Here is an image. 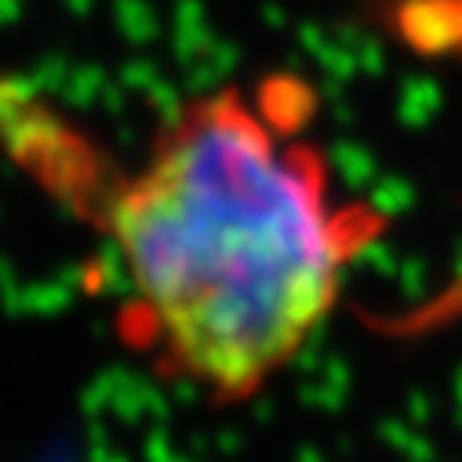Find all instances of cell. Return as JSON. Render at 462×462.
I'll return each instance as SVG.
<instances>
[{
  "instance_id": "obj_1",
  "label": "cell",
  "mask_w": 462,
  "mask_h": 462,
  "mask_svg": "<svg viewBox=\"0 0 462 462\" xmlns=\"http://www.w3.org/2000/svg\"><path fill=\"white\" fill-rule=\"evenodd\" d=\"M98 222L132 350L211 404L263 393L375 241V211L342 204L324 153L241 88L175 106Z\"/></svg>"
}]
</instances>
